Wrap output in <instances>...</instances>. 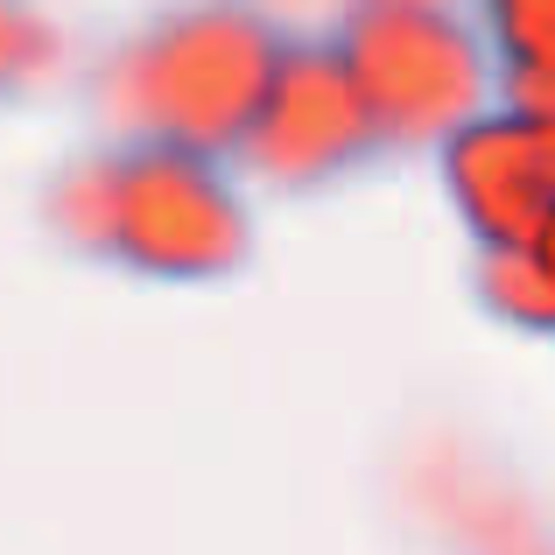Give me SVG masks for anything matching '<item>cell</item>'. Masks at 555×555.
Returning a JSON list of instances; mask_svg holds the SVG:
<instances>
[{"label":"cell","instance_id":"1","mask_svg":"<svg viewBox=\"0 0 555 555\" xmlns=\"http://www.w3.org/2000/svg\"><path fill=\"white\" fill-rule=\"evenodd\" d=\"M379 134L366 99H359L352 70L338 64H288L274 70V99L260 106V120L246 127V155L282 183H317L331 169H345V155L366 149Z\"/></svg>","mask_w":555,"mask_h":555},{"label":"cell","instance_id":"2","mask_svg":"<svg viewBox=\"0 0 555 555\" xmlns=\"http://www.w3.org/2000/svg\"><path fill=\"white\" fill-rule=\"evenodd\" d=\"M528 246H534V254H542V282L555 288V211L542 218V225H534V240H528Z\"/></svg>","mask_w":555,"mask_h":555}]
</instances>
